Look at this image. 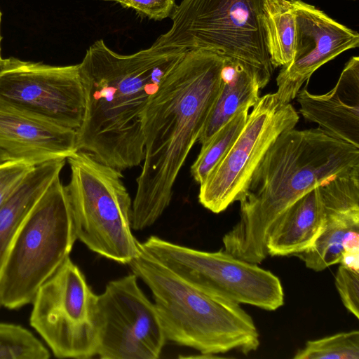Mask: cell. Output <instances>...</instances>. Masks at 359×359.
Listing matches in <instances>:
<instances>
[{
    "label": "cell",
    "instance_id": "1",
    "mask_svg": "<svg viewBox=\"0 0 359 359\" xmlns=\"http://www.w3.org/2000/svg\"><path fill=\"white\" fill-rule=\"evenodd\" d=\"M224 60L211 50H187L148 102L142 118L144 156L132 203L133 230L151 226L168 207L178 174L222 87Z\"/></svg>",
    "mask_w": 359,
    "mask_h": 359
},
{
    "label": "cell",
    "instance_id": "2",
    "mask_svg": "<svg viewBox=\"0 0 359 359\" xmlns=\"http://www.w3.org/2000/svg\"><path fill=\"white\" fill-rule=\"evenodd\" d=\"M186 51L150 47L125 55L102 39L95 41L78 65L85 98L76 130L78 150L121 171L139 165L144 156V110Z\"/></svg>",
    "mask_w": 359,
    "mask_h": 359
},
{
    "label": "cell",
    "instance_id": "3",
    "mask_svg": "<svg viewBox=\"0 0 359 359\" xmlns=\"http://www.w3.org/2000/svg\"><path fill=\"white\" fill-rule=\"evenodd\" d=\"M355 168L359 148L320 128L283 132L265 153L239 198L240 218L224 236V250L260 264L268 255L266 238L277 219L309 191Z\"/></svg>",
    "mask_w": 359,
    "mask_h": 359
},
{
    "label": "cell",
    "instance_id": "4",
    "mask_svg": "<svg viewBox=\"0 0 359 359\" xmlns=\"http://www.w3.org/2000/svg\"><path fill=\"white\" fill-rule=\"evenodd\" d=\"M128 265L151 290L167 340L210 358L232 350L247 355L258 348V330L238 304L195 289L147 253L140 243Z\"/></svg>",
    "mask_w": 359,
    "mask_h": 359
},
{
    "label": "cell",
    "instance_id": "5",
    "mask_svg": "<svg viewBox=\"0 0 359 359\" xmlns=\"http://www.w3.org/2000/svg\"><path fill=\"white\" fill-rule=\"evenodd\" d=\"M265 0H182L172 25L151 46L158 50L203 49L241 61L257 75L261 89L272 66L263 25Z\"/></svg>",
    "mask_w": 359,
    "mask_h": 359
},
{
    "label": "cell",
    "instance_id": "6",
    "mask_svg": "<svg viewBox=\"0 0 359 359\" xmlns=\"http://www.w3.org/2000/svg\"><path fill=\"white\" fill-rule=\"evenodd\" d=\"M65 186L77 239L107 259L128 264L139 243L132 233V201L121 171L79 150L67 158Z\"/></svg>",
    "mask_w": 359,
    "mask_h": 359
},
{
    "label": "cell",
    "instance_id": "7",
    "mask_svg": "<svg viewBox=\"0 0 359 359\" xmlns=\"http://www.w3.org/2000/svg\"><path fill=\"white\" fill-rule=\"evenodd\" d=\"M77 239L66 187L60 176L24 222L0 274L1 305L31 304L41 285L69 257Z\"/></svg>",
    "mask_w": 359,
    "mask_h": 359
},
{
    "label": "cell",
    "instance_id": "8",
    "mask_svg": "<svg viewBox=\"0 0 359 359\" xmlns=\"http://www.w3.org/2000/svg\"><path fill=\"white\" fill-rule=\"evenodd\" d=\"M142 248L198 291L213 298L275 311L284 304L280 280L225 250L205 252L151 236Z\"/></svg>",
    "mask_w": 359,
    "mask_h": 359
},
{
    "label": "cell",
    "instance_id": "9",
    "mask_svg": "<svg viewBox=\"0 0 359 359\" xmlns=\"http://www.w3.org/2000/svg\"><path fill=\"white\" fill-rule=\"evenodd\" d=\"M32 304L30 325L55 357L87 359L97 355V295L69 257L41 285Z\"/></svg>",
    "mask_w": 359,
    "mask_h": 359
},
{
    "label": "cell",
    "instance_id": "10",
    "mask_svg": "<svg viewBox=\"0 0 359 359\" xmlns=\"http://www.w3.org/2000/svg\"><path fill=\"white\" fill-rule=\"evenodd\" d=\"M299 118L294 107L281 103L275 93L260 97L232 147L200 184L199 203L220 213L238 201L268 149Z\"/></svg>",
    "mask_w": 359,
    "mask_h": 359
},
{
    "label": "cell",
    "instance_id": "11",
    "mask_svg": "<svg viewBox=\"0 0 359 359\" xmlns=\"http://www.w3.org/2000/svg\"><path fill=\"white\" fill-rule=\"evenodd\" d=\"M98 346L102 359H157L167 341L153 304L133 273L97 295Z\"/></svg>",
    "mask_w": 359,
    "mask_h": 359
},
{
    "label": "cell",
    "instance_id": "12",
    "mask_svg": "<svg viewBox=\"0 0 359 359\" xmlns=\"http://www.w3.org/2000/svg\"><path fill=\"white\" fill-rule=\"evenodd\" d=\"M0 102L76 130L85 109L78 65L53 66L13 57L4 59L0 66Z\"/></svg>",
    "mask_w": 359,
    "mask_h": 359
},
{
    "label": "cell",
    "instance_id": "13",
    "mask_svg": "<svg viewBox=\"0 0 359 359\" xmlns=\"http://www.w3.org/2000/svg\"><path fill=\"white\" fill-rule=\"evenodd\" d=\"M295 11L294 55L276 78L278 100L288 104L303 83L323 65L359 46V34L338 22L316 6L291 0Z\"/></svg>",
    "mask_w": 359,
    "mask_h": 359
},
{
    "label": "cell",
    "instance_id": "14",
    "mask_svg": "<svg viewBox=\"0 0 359 359\" xmlns=\"http://www.w3.org/2000/svg\"><path fill=\"white\" fill-rule=\"evenodd\" d=\"M0 149L11 159L33 165L67 158L78 150L76 130L0 102Z\"/></svg>",
    "mask_w": 359,
    "mask_h": 359
},
{
    "label": "cell",
    "instance_id": "15",
    "mask_svg": "<svg viewBox=\"0 0 359 359\" xmlns=\"http://www.w3.org/2000/svg\"><path fill=\"white\" fill-rule=\"evenodd\" d=\"M299 112L327 134L359 148V57L346 63L334 87L322 95L306 88L296 97Z\"/></svg>",
    "mask_w": 359,
    "mask_h": 359
},
{
    "label": "cell",
    "instance_id": "16",
    "mask_svg": "<svg viewBox=\"0 0 359 359\" xmlns=\"http://www.w3.org/2000/svg\"><path fill=\"white\" fill-rule=\"evenodd\" d=\"M323 182L299 198L273 224L266 242L268 255H295L313 245L327 219Z\"/></svg>",
    "mask_w": 359,
    "mask_h": 359
},
{
    "label": "cell",
    "instance_id": "17",
    "mask_svg": "<svg viewBox=\"0 0 359 359\" xmlns=\"http://www.w3.org/2000/svg\"><path fill=\"white\" fill-rule=\"evenodd\" d=\"M66 161L58 158L34 165L0 206V274L15 236L40 198L60 176Z\"/></svg>",
    "mask_w": 359,
    "mask_h": 359
},
{
    "label": "cell",
    "instance_id": "18",
    "mask_svg": "<svg viewBox=\"0 0 359 359\" xmlns=\"http://www.w3.org/2000/svg\"><path fill=\"white\" fill-rule=\"evenodd\" d=\"M223 76L222 87L198 140L201 145L238 111L252 107L260 97L257 75L245 63L225 57Z\"/></svg>",
    "mask_w": 359,
    "mask_h": 359
},
{
    "label": "cell",
    "instance_id": "19",
    "mask_svg": "<svg viewBox=\"0 0 359 359\" xmlns=\"http://www.w3.org/2000/svg\"><path fill=\"white\" fill-rule=\"evenodd\" d=\"M327 208L325 226L313 245L294 255L315 271L339 264L351 236L359 231V210Z\"/></svg>",
    "mask_w": 359,
    "mask_h": 359
},
{
    "label": "cell",
    "instance_id": "20",
    "mask_svg": "<svg viewBox=\"0 0 359 359\" xmlns=\"http://www.w3.org/2000/svg\"><path fill=\"white\" fill-rule=\"evenodd\" d=\"M263 25L266 46L273 67L289 64L294 55L295 11L291 0H265Z\"/></svg>",
    "mask_w": 359,
    "mask_h": 359
},
{
    "label": "cell",
    "instance_id": "21",
    "mask_svg": "<svg viewBox=\"0 0 359 359\" xmlns=\"http://www.w3.org/2000/svg\"><path fill=\"white\" fill-rule=\"evenodd\" d=\"M250 107L238 111L222 126L205 144L191 167L194 180L201 184L210 172L226 154L242 131Z\"/></svg>",
    "mask_w": 359,
    "mask_h": 359
},
{
    "label": "cell",
    "instance_id": "22",
    "mask_svg": "<svg viewBox=\"0 0 359 359\" xmlns=\"http://www.w3.org/2000/svg\"><path fill=\"white\" fill-rule=\"evenodd\" d=\"M294 359H358L359 331L337 333L306 341Z\"/></svg>",
    "mask_w": 359,
    "mask_h": 359
},
{
    "label": "cell",
    "instance_id": "23",
    "mask_svg": "<svg viewBox=\"0 0 359 359\" xmlns=\"http://www.w3.org/2000/svg\"><path fill=\"white\" fill-rule=\"evenodd\" d=\"M50 351L28 330L0 322V359H48Z\"/></svg>",
    "mask_w": 359,
    "mask_h": 359
},
{
    "label": "cell",
    "instance_id": "24",
    "mask_svg": "<svg viewBox=\"0 0 359 359\" xmlns=\"http://www.w3.org/2000/svg\"><path fill=\"white\" fill-rule=\"evenodd\" d=\"M335 285L346 309L359 318V271L340 264L335 276Z\"/></svg>",
    "mask_w": 359,
    "mask_h": 359
},
{
    "label": "cell",
    "instance_id": "25",
    "mask_svg": "<svg viewBox=\"0 0 359 359\" xmlns=\"http://www.w3.org/2000/svg\"><path fill=\"white\" fill-rule=\"evenodd\" d=\"M34 165L20 159L9 158L0 162V206Z\"/></svg>",
    "mask_w": 359,
    "mask_h": 359
},
{
    "label": "cell",
    "instance_id": "26",
    "mask_svg": "<svg viewBox=\"0 0 359 359\" xmlns=\"http://www.w3.org/2000/svg\"><path fill=\"white\" fill-rule=\"evenodd\" d=\"M114 1L125 8L135 10L143 17L154 20L168 18L175 8V0H102Z\"/></svg>",
    "mask_w": 359,
    "mask_h": 359
},
{
    "label": "cell",
    "instance_id": "27",
    "mask_svg": "<svg viewBox=\"0 0 359 359\" xmlns=\"http://www.w3.org/2000/svg\"><path fill=\"white\" fill-rule=\"evenodd\" d=\"M339 264L354 271H359V252H344Z\"/></svg>",
    "mask_w": 359,
    "mask_h": 359
},
{
    "label": "cell",
    "instance_id": "28",
    "mask_svg": "<svg viewBox=\"0 0 359 359\" xmlns=\"http://www.w3.org/2000/svg\"><path fill=\"white\" fill-rule=\"evenodd\" d=\"M1 16H2V13L0 11V66L2 64V62L4 60V58H2L1 57V40H2V36H1Z\"/></svg>",
    "mask_w": 359,
    "mask_h": 359
},
{
    "label": "cell",
    "instance_id": "29",
    "mask_svg": "<svg viewBox=\"0 0 359 359\" xmlns=\"http://www.w3.org/2000/svg\"><path fill=\"white\" fill-rule=\"evenodd\" d=\"M0 306H1V292H0Z\"/></svg>",
    "mask_w": 359,
    "mask_h": 359
}]
</instances>
